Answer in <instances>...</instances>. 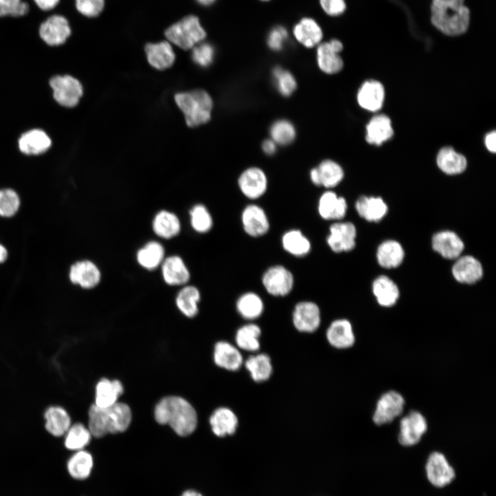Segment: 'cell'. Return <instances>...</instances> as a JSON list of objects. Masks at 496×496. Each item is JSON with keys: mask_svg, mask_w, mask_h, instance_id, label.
Segmentation results:
<instances>
[{"mask_svg": "<svg viewBox=\"0 0 496 496\" xmlns=\"http://www.w3.org/2000/svg\"><path fill=\"white\" fill-rule=\"evenodd\" d=\"M425 468L428 480L435 487L447 486L455 477L453 468L446 457L440 452H433L429 455Z\"/></svg>", "mask_w": 496, "mask_h": 496, "instance_id": "12", "label": "cell"}, {"mask_svg": "<svg viewBox=\"0 0 496 496\" xmlns=\"http://www.w3.org/2000/svg\"><path fill=\"white\" fill-rule=\"evenodd\" d=\"M356 228L351 222L337 221L331 224L326 241L335 253L348 252L355 246Z\"/></svg>", "mask_w": 496, "mask_h": 496, "instance_id": "9", "label": "cell"}, {"mask_svg": "<svg viewBox=\"0 0 496 496\" xmlns=\"http://www.w3.org/2000/svg\"><path fill=\"white\" fill-rule=\"evenodd\" d=\"M39 35L48 45L56 46L63 44L71 34L68 19L60 14L47 18L39 27Z\"/></svg>", "mask_w": 496, "mask_h": 496, "instance_id": "13", "label": "cell"}, {"mask_svg": "<svg viewBox=\"0 0 496 496\" xmlns=\"http://www.w3.org/2000/svg\"><path fill=\"white\" fill-rule=\"evenodd\" d=\"M200 298V294L196 287L185 286L178 292L176 296V306L185 316L193 318L198 312V303Z\"/></svg>", "mask_w": 496, "mask_h": 496, "instance_id": "45", "label": "cell"}, {"mask_svg": "<svg viewBox=\"0 0 496 496\" xmlns=\"http://www.w3.org/2000/svg\"><path fill=\"white\" fill-rule=\"evenodd\" d=\"M262 149L266 154L272 155L276 151V144L271 139H267L262 143Z\"/></svg>", "mask_w": 496, "mask_h": 496, "instance_id": "57", "label": "cell"}, {"mask_svg": "<svg viewBox=\"0 0 496 496\" xmlns=\"http://www.w3.org/2000/svg\"><path fill=\"white\" fill-rule=\"evenodd\" d=\"M238 314L247 320L258 318L265 309L264 302L255 292L248 291L240 296L236 303Z\"/></svg>", "mask_w": 496, "mask_h": 496, "instance_id": "41", "label": "cell"}, {"mask_svg": "<svg viewBox=\"0 0 496 496\" xmlns=\"http://www.w3.org/2000/svg\"><path fill=\"white\" fill-rule=\"evenodd\" d=\"M321 320L320 309L316 302L304 300L295 305L292 313V322L298 331L314 333L320 327Z\"/></svg>", "mask_w": 496, "mask_h": 496, "instance_id": "8", "label": "cell"}, {"mask_svg": "<svg viewBox=\"0 0 496 496\" xmlns=\"http://www.w3.org/2000/svg\"><path fill=\"white\" fill-rule=\"evenodd\" d=\"M165 34L170 43L183 50L192 49L206 37L205 29L194 15L187 16L172 24Z\"/></svg>", "mask_w": 496, "mask_h": 496, "instance_id": "5", "label": "cell"}, {"mask_svg": "<svg viewBox=\"0 0 496 496\" xmlns=\"http://www.w3.org/2000/svg\"><path fill=\"white\" fill-rule=\"evenodd\" d=\"M209 424L214 434L223 437L236 433L238 426V418L231 409L220 406L211 413Z\"/></svg>", "mask_w": 496, "mask_h": 496, "instance_id": "25", "label": "cell"}, {"mask_svg": "<svg viewBox=\"0 0 496 496\" xmlns=\"http://www.w3.org/2000/svg\"><path fill=\"white\" fill-rule=\"evenodd\" d=\"M373 293L380 305L390 307L394 305L400 296L397 285L386 276H380L373 282Z\"/></svg>", "mask_w": 496, "mask_h": 496, "instance_id": "36", "label": "cell"}, {"mask_svg": "<svg viewBox=\"0 0 496 496\" xmlns=\"http://www.w3.org/2000/svg\"><path fill=\"white\" fill-rule=\"evenodd\" d=\"M320 4L324 12L332 17L342 14L346 9L344 0H320Z\"/></svg>", "mask_w": 496, "mask_h": 496, "instance_id": "54", "label": "cell"}, {"mask_svg": "<svg viewBox=\"0 0 496 496\" xmlns=\"http://www.w3.org/2000/svg\"><path fill=\"white\" fill-rule=\"evenodd\" d=\"M328 343L338 349L351 347L355 340L353 327L347 319H336L331 322L326 331Z\"/></svg>", "mask_w": 496, "mask_h": 496, "instance_id": "19", "label": "cell"}, {"mask_svg": "<svg viewBox=\"0 0 496 496\" xmlns=\"http://www.w3.org/2000/svg\"><path fill=\"white\" fill-rule=\"evenodd\" d=\"M28 10L29 5L22 0H0V17H22Z\"/></svg>", "mask_w": 496, "mask_h": 496, "instance_id": "51", "label": "cell"}, {"mask_svg": "<svg viewBox=\"0 0 496 496\" xmlns=\"http://www.w3.org/2000/svg\"><path fill=\"white\" fill-rule=\"evenodd\" d=\"M405 401L403 396L395 391L384 393L377 402L373 421L377 425L393 422L404 410Z\"/></svg>", "mask_w": 496, "mask_h": 496, "instance_id": "10", "label": "cell"}, {"mask_svg": "<svg viewBox=\"0 0 496 496\" xmlns=\"http://www.w3.org/2000/svg\"><path fill=\"white\" fill-rule=\"evenodd\" d=\"M273 79L278 91L284 96H289L296 90L297 83L293 74L280 67L272 71Z\"/></svg>", "mask_w": 496, "mask_h": 496, "instance_id": "47", "label": "cell"}, {"mask_svg": "<svg viewBox=\"0 0 496 496\" xmlns=\"http://www.w3.org/2000/svg\"><path fill=\"white\" fill-rule=\"evenodd\" d=\"M262 1H269V0H262Z\"/></svg>", "mask_w": 496, "mask_h": 496, "instance_id": "61", "label": "cell"}, {"mask_svg": "<svg viewBox=\"0 0 496 496\" xmlns=\"http://www.w3.org/2000/svg\"><path fill=\"white\" fill-rule=\"evenodd\" d=\"M39 8L43 11H49L54 9L60 0H33Z\"/></svg>", "mask_w": 496, "mask_h": 496, "instance_id": "55", "label": "cell"}, {"mask_svg": "<svg viewBox=\"0 0 496 496\" xmlns=\"http://www.w3.org/2000/svg\"><path fill=\"white\" fill-rule=\"evenodd\" d=\"M293 34L296 41L306 48L318 45L323 37L320 25L313 19L304 17L293 27Z\"/></svg>", "mask_w": 496, "mask_h": 496, "instance_id": "26", "label": "cell"}, {"mask_svg": "<svg viewBox=\"0 0 496 496\" xmlns=\"http://www.w3.org/2000/svg\"><path fill=\"white\" fill-rule=\"evenodd\" d=\"M486 147L490 152L495 153L496 150V132L495 131L488 133L484 139Z\"/></svg>", "mask_w": 496, "mask_h": 496, "instance_id": "56", "label": "cell"}, {"mask_svg": "<svg viewBox=\"0 0 496 496\" xmlns=\"http://www.w3.org/2000/svg\"><path fill=\"white\" fill-rule=\"evenodd\" d=\"M20 206L17 194L11 189L0 190V216L10 217L14 215Z\"/></svg>", "mask_w": 496, "mask_h": 496, "instance_id": "49", "label": "cell"}, {"mask_svg": "<svg viewBox=\"0 0 496 496\" xmlns=\"http://www.w3.org/2000/svg\"><path fill=\"white\" fill-rule=\"evenodd\" d=\"M243 365L251 378L258 383L268 380L273 373L271 358L264 353L251 355L244 360Z\"/></svg>", "mask_w": 496, "mask_h": 496, "instance_id": "35", "label": "cell"}, {"mask_svg": "<svg viewBox=\"0 0 496 496\" xmlns=\"http://www.w3.org/2000/svg\"><path fill=\"white\" fill-rule=\"evenodd\" d=\"M355 207L359 216L369 222L381 220L388 211L386 203L382 198L376 196H360Z\"/></svg>", "mask_w": 496, "mask_h": 496, "instance_id": "32", "label": "cell"}, {"mask_svg": "<svg viewBox=\"0 0 496 496\" xmlns=\"http://www.w3.org/2000/svg\"><path fill=\"white\" fill-rule=\"evenodd\" d=\"M241 223L245 232L254 238L265 235L270 228L269 220L265 211L256 204L247 205L243 209Z\"/></svg>", "mask_w": 496, "mask_h": 496, "instance_id": "16", "label": "cell"}, {"mask_svg": "<svg viewBox=\"0 0 496 496\" xmlns=\"http://www.w3.org/2000/svg\"><path fill=\"white\" fill-rule=\"evenodd\" d=\"M393 134L391 119L384 114L373 116L366 127V141L369 144L380 145Z\"/></svg>", "mask_w": 496, "mask_h": 496, "instance_id": "29", "label": "cell"}, {"mask_svg": "<svg viewBox=\"0 0 496 496\" xmlns=\"http://www.w3.org/2000/svg\"><path fill=\"white\" fill-rule=\"evenodd\" d=\"M310 179L316 186L331 189L337 186L344 178L342 167L332 160H324L310 171Z\"/></svg>", "mask_w": 496, "mask_h": 496, "instance_id": "17", "label": "cell"}, {"mask_svg": "<svg viewBox=\"0 0 496 496\" xmlns=\"http://www.w3.org/2000/svg\"><path fill=\"white\" fill-rule=\"evenodd\" d=\"M69 278L72 283L85 289H91L99 283L101 273L97 266L92 261L81 260L72 265Z\"/></svg>", "mask_w": 496, "mask_h": 496, "instance_id": "23", "label": "cell"}, {"mask_svg": "<svg viewBox=\"0 0 496 496\" xmlns=\"http://www.w3.org/2000/svg\"><path fill=\"white\" fill-rule=\"evenodd\" d=\"M343 45L338 39L320 43L316 50V59L320 70L328 74L339 72L343 68V61L340 56Z\"/></svg>", "mask_w": 496, "mask_h": 496, "instance_id": "14", "label": "cell"}, {"mask_svg": "<svg viewBox=\"0 0 496 496\" xmlns=\"http://www.w3.org/2000/svg\"><path fill=\"white\" fill-rule=\"evenodd\" d=\"M196 1L202 6H210L216 1V0H196Z\"/></svg>", "mask_w": 496, "mask_h": 496, "instance_id": "60", "label": "cell"}, {"mask_svg": "<svg viewBox=\"0 0 496 496\" xmlns=\"http://www.w3.org/2000/svg\"><path fill=\"white\" fill-rule=\"evenodd\" d=\"M464 0H433L431 21L442 32L450 36L464 33L468 28L470 12Z\"/></svg>", "mask_w": 496, "mask_h": 496, "instance_id": "3", "label": "cell"}, {"mask_svg": "<svg viewBox=\"0 0 496 496\" xmlns=\"http://www.w3.org/2000/svg\"><path fill=\"white\" fill-rule=\"evenodd\" d=\"M181 496H203L200 493L193 490H188L185 491Z\"/></svg>", "mask_w": 496, "mask_h": 496, "instance_id": "59", "label": "cell"}, {"mask_svg": "<svg viewBox=\"0 0 496 496\" xmlns=\"http://www.w3.org/2000/svg\"><path fill=\"white\" fill-rule=\"evenodd\" d=\"M152 227L156 235L167 239L176 236L180 232V224L176 215L162 210L155 216Z\"/></svg>", "mask_w": 496, "mask_h": 496, "instance_id": "42", "label": "cell"}, {"mask_svg": "<svg viewBox=\"0 0 496 496\" xmlns=\"http://www.w3.org/2000/svg\"><path fill=\"white\" fill-rule=\"evenodd\" d=\"M238 185L245 197L255 200L265 194L268 180L262 169L257 167H251L241 173L238 179Z\"/></svg>", "mask_w": 496, "mask_h": 496, "instance_id": "15", "label": "cell"}, {"mask_svg": "<svg viewBox=\"0 0 496 496\" xmlns=\"http://www.w3.org/2000/svg\"><path fill=\"white\" fill-rule=\"evenodd\" d=\"M145 51L149 63L160 70L170 68L176 59L172 46L168 41L148 43Z\"/></svg>", "mask_w": 496, "mask_h": 496, "instance_id": "27", "label": "cell"}, {"mask_svg": "<svg viewBox=\"0 0 496 496\" xmlns=\"http://www.w3.org/2000/svg\"><path fill=\"white\" fill-rule=\"evenodd\" d=\"M452 273L457 282L473 284L482 277L483 269L479 261L473 256H460L453 266Z\"/></svg>", "mask_w": 496, "mask_h": 496, "instance_id": "24", "label": "cell"}, {"mask_svg": "<svg viewBox=\"0 0 496 496\" xmlns=\"http://www.w3.org/2000/svg\"><path fill=\"white\" fill-rule=\"evenodd\" d=\"M50 85L55 101L66 107L76 106L83 94L81 83L70 75L54 76L50 79Z\"/></svg>", "mask_w": 496, "mask_h": 496, "instance_id": "7", "label": "cell"}, {"mask_svg": "<svg viewBox=\"0 0 496 496\" xmlns=\"http://www.w3.org/2000/svg\"><path fill=\"white\" fill-rule=\"evenodd\" d=\"M190 222L193 229L199 233L209 231L213 225V220L206 207L198 204L195 205L189 212Z\"/></svg>", "mask_w": 496, "mask_h": 496, "instance_id": "48", "label": "cell"}, {"mask_svg": "<svg viewBox=\"0 0 496 496\" xmlns=\"http://www.w3.org/2000/svg\"><path fill=\"white\" fill-rule=\"evenodd\" d=\"M260 327L255 323H248L239 327L235 334L236 346L240 350L257 352L260 347Z\"/></svg>", "mask_w": 496, "mask_h": 496, "instance_id": "39", "label": "cell"}, {"mask_svg": "<svg viewBox=\"0 0 496 496\" xmlns=\"http://www.w3.org/2000/svg\"><path fill=\"white\" fill-rule=\"evenodd\" d=\"M376 256L381 267L392 269L401 265L404 260V251L398 242L389 240L379 245Z\"/></svg>", "mask_w": 496, "mask_h": 496, "instance_id": "40", "label": "cell"}, {"mask_svg": "<svg viewBox=\"0 0 496 496\" xmlns=\"http://www.w3.org/2000/svg\"><path fill=\"white\" fill-rule=\"evenodd\" d=\"M8 252L6 247L0 244V263L6 260Z\"/></svg>", "mask_w": 496, "mask_h": 496, "instance_id": "58", "label": "cell"}, {"mask_svg": "<svg viewBox=\"0 0 496 496\" xmlns=\"http://www.w3.org/2000/svg\"><path fill=\"white\" fill-rule=\"evenodd\" d=\"M154 418L160 424L169 425L180 436L192 434L198 424L193 406L183 397L174 395L165 397L158 402Z\"/></svg>", "mask_w": 496, "mask_h": 496, "instance_id": "1", "label": "cell"}, {"mask_svg": "<svg viewBox=\"0 0 496 496\" xmlns=\"http://www.w3.org/2000/svg\"><path fill=\"white\" fill-rule=\"evenodd\" d=\"M51 145V140L41 130L34 129L24 133L19 140V147L25 154L37 155L46 152Z\"/></svg>", "mask_w": 496, "mask_h": 496, "instance_id": "34", "label": "cell"}, {"mask_svg": "<svg viewBox=\"0 0 496 496\" xmlns=\"http://www.w3.org/2000/svg\"><path fill=\"white\" fill-rule=\"evenodd\" d=\"M347 211V203L344 198L335 192L327 190L320 196L318 202L319 216L326 220H340Z\"/></svg>", "mask_w": 496, "mask_h": 496, "instance_id": "20", "label": "cell"}, {"mask_svg": "<svg viewBox=\"0 0 496 496\" xmlns=\"http://www.w3.org/2000/svg\"><path fill=\"white\" fill-rule=\"evenodd\" d=\"M192 50V59L198 65L207 67L214 61L215 51L211 44L200 42L196 45Z\"/></svg>", "mask_w": 496, "mask_h": 496, "instance_id": "50", "label": "cell"}, {"mask_svg": "<svg viewBox=\"0 0 496 496\" xmlns=\"http://www.w3.org/2000/svg\"><path fill=\"white\" fill-rule=\"evenodd\" d=\"M75 6L79 12L87 17L98 16L105 6L104 0H75Z\"/></svg>", "mask_w": 496, "mask_h": 496, "instance_id": "52", "label": "cell"}, {"mask_svg": "<svg viewBox=\"0 0 496 496\" xmlns=\"http://www.w3.org/2000/svg\"><path fill=\"white\" fill-rule=\"evenodd\" d=\"M162 275L169 285H182L187 283L190 274L183 259L177 256L166 258L162 262Z\"/></svg>", "mask_w": 496, "mask_h": 496, "instance_id": "30", "label": "cell"}, {"mask_svg": "<svg viewBox=\"0 0 496 496\" xmlns=\"http://www.w3.org/2000/svg\"><path fill=\"white\" fill-rule=\"evenodd\" d=\"M433 249L446 259H457L461 256L464 245L462 239L455 232L442 231L436 233L432 238Z\"/></svg>", "mask_w": 496, "mask_h": 496, "instance_id": "21", "label": "cell"}, {"mask_svg": "<svg viewBox=\"0 0 496 496\" xmlns=\"http://www.w3.org/2000/svg\"><path fill=\"white\" fill-rule=\"evenodd\" d=\"M164 254L163 247L158 242L151 241L138 251L136 259L143 268L152 270L162 264Z\"/></svg>", "mask_w": 496, "mask_h": 496, "instance_id": "44", "label": "cell"}, {"mask_svg": "<svg viewBox=\"0 0 496 496\" xmlns=\"http://www.w3.org/2000/svg\"><path fill=\"white\" fill-rule=\"evenodd\" d=\"M214 363L221 369L229 371L239 370L244 363L241 351L227 341H218L214 348Z\"/></svg>", "mask_w": 496, "mask_h": 496, "instance_id": "18", "label": "cell"}, {"mask_svg": "<svg viewBox=\"0 0 496 496\" xmlns=\"http://www.w3.org/2000/svg\"><path fill=\"white\" fill-rule=\"evenodd\" d=\"M384 95V89L380 82L369 80L360 86L358 92L357 100L359 105L363 109L375 112L382 107Z\"/></svg>", "mask_w": 496, "mask_h": 496, "instance_id": "22", "label": "cell"}, {"mask_svg": "<svg viewBox=\"0 0 496 496\" xmlns=\"http://www.w3.org/2000/svg\"><path fill=\"white\" fill-rule=\"evenodd\" d=\"M288 39V32L282 26H276L271 30L267 37V45L273 51L281 50Z\"/></svg>", "mask_w": 496, "mask_h": 496, "instance_id": "53", "label": "cell"}, {"mask_svg": "<svg viewBox=\"0 0 496 496\" xmlns=\"http://www.w3.org/2000/svg\"><path fill=\"white\" fill-rule=\"evenodd\" d=\"M174 99L188 126L196 127L209 121L213 101L206 91L194 90L180 92L176 94Z\"/></svg>", "mask_w": 496, "mask_h": 496, "instance_id": "4", "label": "cell"}, {"mask_svg": "<svg viewBox=\"0 0 496 496\" xmlns=\"http://www.w3.org/2000/svg\"><path fill=\"white\" fill-rule=\"evenodd\" d=\"M132 418L130 407L124 402L102 408L93 404L88 411L87 427L92 435L100 438L108 433L125 431Z\"/></svg>", "mask_w": 496, "mask_h": 496, "instance_id": "2", "label": "cell"}, {"mask_svg": "<svg viewBox=\"0 0 496 496\" xmlns=\"http://www.w3.org/2000/svg\"><path fill=\"white\" fill-rule=\"evenodd\" d=\"M262 283L266 291L275 297H283L291 293L294 285L291 271L281 265L269 267L262 276Z\"/></svg>", "mask_w": 496, "mask_h": 496, "instance_id": "6", "label": "cell"}, {"mask_svg": "<svg viewBox=\"0 0 496 496\" xmlns=\"http://www.w3.org/2000/svg\"><path fill=\"white\" fill-rule=\"evenodd\" d=\"M93 466V457L85 449L74 451L66 462L68 475L76 480H84L88 478Z\"/></svg>", "mask_w": 496, "mask_h": 496, "instance_id": "33", "label": "cell"}, {"mask_svg": "<svg viewBox=\"0 0 496 496\" xmlns=\"http://www.w3.org/2000/svg\"><path fill=\"white\" fill-rule=\"evenodd\" d=\"M426 431L427 422L424 416L419 411H412L400 420L398 441L404 446H414Z\"/></svg>", "mask_w": 496, "mask_h": 496, "instance_id": "11", "label": "cell"}, {"mask_svg": "<svg viewBox=\"0 0 496 496\" xmlns=\"http://www.w3.org/2000/svg\"><path fill=\"white\" fill-rule=\"evenodd\" d=\"M270 135L276 145H287L295 139L296 132L290 121L282 119L276 121L271 126Z\"/></svg>", "mask_w": 496, "mask_h": 496, "instance_id": "46", "label": "cell"}, {"mask_svg": "<svg viewBox=\"0 0 496 496\" xmlns=\"http://www.w3.org/2000/svg\"><path fill=\"white\" fill-rule=\"evenodd\" d=\"M123 391L119 380L102 378L96 385L94 404L102 408L110 406L118 402Z\"/></svg>", "mask_w": 496, "mask_h": 496, "instance_id": "31", "label": "cell"}, {"mask_svg": "<svg viewBox=\"0 0 496 496\" xmlns=\"http://www.w3.org/2000/svg\"><path fill=\"white\" fill-rule=\"evenodd\" d=\"M92 437L88 427L77 422L72 424L64 435L63 444L73 452L83 450L90 444Z\"/></svg>", "mask_w": 496, "mask_h": 496, "instance_id": "43", "label": "cell"}, {"mask_svg": "<svg viewBox=\"0 0 496 496\" xmlns=\"http://www.w3.org/2000/svg\"><path fill=\"white\" fill-rule=\"evenodd\" d=\"M45 430L52 436H64L72 425L68 411L61 406H50L44 413Z\"/></svg>", "mask_w": 496, "mask_h": 496, "instance_id": "28", "label": "cell"}, {"mask_svg": "<svg viewBox=\"0 0 496 496\" xmlns=\"http://www.w3.org/2000/svg\"><path fill=\"white\" fill-rule=\"evenodd\" d=\"M437 164L443 172L448 175L461 174L467 166L466 158L451 147H444L439 151Z\"/></svg>", "mask_w": 496, "mask_h": 496, "instance_id": "37", "label": "cell"}, {"mask_svg": "<svg viewBox=\"0 0 496 496\" xmlns=\"http://www.w3.org/2000/svg\"><path fill=\"white\" fill-rule=\"evenodd\" d=\"M281 243L285 251L295 257H304L311 249L309 239L298 229H291L285 232Z\"/></svg>", "mask_w": 496, "mask_h": 496, "instance_id": "38", "label": "cell"}]
</instances>
